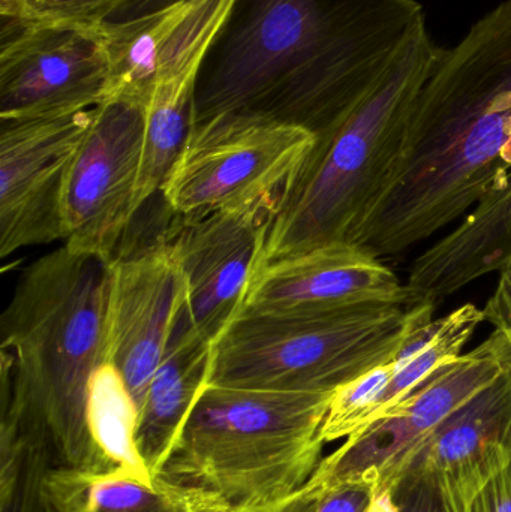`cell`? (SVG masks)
Here are the masks:
<instances>
[{
  "mask_svg": "<svg viewBox=\"0 0 511 512\" xmlns=\"http://www.w3.org/2000/svg\"><path fill=\"white\" fill-rule=\"evenodd\" d=\"M425 24L417 0H234L198 72L194 126L243 114L323 137Z\"/></svg>",
  "mask_w": 511,
  "mask_h": 512,
  "instance_id": "1",
  "label": "cell"
},
{
  "mask_svg": "<svg viewBox=\"0 0 511 512\" xmlns=\"http://www.w3.org/2000/svg\"><path fill=\"white\" fill-rule=\"evenodd\" d=\"M511 174V0L443 48L414 108L399 179L354 246L407 251L467 216Z\"/></svg>",
  "mask_w": 511,
  "mask_h": 512,
  "instance_id": "2",
  "label": "cell"
},
{
  "mask_svg": "<svg viewBox=\"0 0 511 512\" xmlns=\"http://www.w3.org/2000/svg\"><path fill=\"white\" fill-rule=\"evenodd\" d=\"M111 262L56 249L18 279L0 319L2 411L50 439L57 466L99 474L87 427L90 384L107 363Z\"/></svg>",
  "mask_w": 511,
  "mask_h": 512,
  "instance_id": "3",
  "label": "cell"
},
{
  "mask_svg": "<svg viewBox=\"0 0 511 512\" xmlns=\"http://www.w3.org/2000/svg\"><path fill=\"white\" fill-rule=\"evenodd\" d=\"M441 51L426 24L420 27L345 120L315 138L273 212L264 264L354 246L399 179L417 98Z\"/></svg>",
  "mask_w": 511,
  "mask_h": 512,
  "instance_id": "4",
  "label": "cell"
},
{
  "mask_svg": "<svg viewBox=\"0 0 511 512\" xmlns=\"http://www.w3.org/2000/svg\"><path fill=\"white\" fill-rule=\"evenodd\" d=\"M332 396L207 385L158 478L222 510L278 507L323 460L320 429Z\"/></svg>",
  "mask_w": 511,
  "mask_h": 512,
  "instance_id": "5",
  "label": "cell"
},
{
  "mask_svg": "<svg viewBox=\"0 0 511 512\" xmlns=\"http://www.w3.org/2000/svg\"><path fill=\"white\" fill-rule=\"evenodd\" d=\"M434 312L435 301L423 297L324 312H242L213 345L207 385L333 394L395 357Z\"/></svg>",
  "mask_w": 511,
  "mask_h": 512,
  "instance_id": "6",
  "label": "cell"
},
{
  "mask_svg": "<svg viewBox=\"0 0 511 512\" xmlns=\"http://www.w3.org/2000/svg\"><path fill=\"white\" fill-rule=\"evenodd\" d=\"M314 144L315 135L299 126L243 114L213 117L192 128L162 200L177 216L252 210L272 216Z\"/></svg>",
  "mask_w": 511,
  "mask_h": 512,
  "instance_id": "7",
  "label": "cell"
},
{
  "mask_svg": "<svg viewBox=\"0 0 511 512\" xmlns=\"http://www.w3.org/2000/svg\"><path fill=\"white\" fill-rule=\"evenodd\" d=\"M510 367L511 336L495 328L485 342L444 367L383 418L345 439L321 460L303 490L369 484L377 496L390 495L432 432Z\"/></svg>",
  "mask_w": 511,
  "mask_h": 512,
  "instance_id": "8",
  "label": "cell"
},
{
  "mask_svg": "<svg viewBox=\"0 0 511 512\" xmlns=\"http://www.w3.org/2000/svg\"><path fill=\"white\" fill-rule=\"evenodd\" d=\"M147 104L110 98L95 119L69 168L63 195L65 246L77 254L113 261L137 215Z\"/></svg>",
  "mask_w": 511,
  "mask_h": 512,
  "instance_id": "9",
  "label": "cell"
},
{
  "mask_svg": "<svg viewBox=\"0 0 511 512\" xmlns=\"http://www.w3.org/2000/svg\"><path fill=\"white\" fill-rule=\"evenodd\" d=\"M110 59L101 27L2 18L0 119L48 116L107 101Z\"/></svg>",
  "mask_w": 511,
  "mask_h": 512,
  "instance_id": "10",
  "label": "cell"
},
{
  "mask_svg": "<svg viewBox=\"0 0 511 512\" xmlns=\"http://www.w3.org/2000/svg\"><path fill=\"white\" fill-rule=\"evenodd\" d=\"M96 107L0 119V256L66 240L63 195L69 168Z\"/></svg>",
  "mask_w": 511,
  "mask_h": 512,
  "instance_id": "11",
  "label": "cell"
},
{
  "mask_svg": "<svg viewBox=\"0 0 511 512\" xmlns=\"http://www.w3.org/2000/svg\"><path fill=\"white\" fill-rule=\"evenodd\" d=\"M188 303V283L168 228L143 245H125L111 262L107 363L119 370L138 412Z\"/></svg>",
  "mask_w": 511,
  "mask_h": 512,
  "instance_id": "12",
  "label": "cell"
},
{
  "mask_svg": "<svg viewBox=\"0 0 511 512\" xmlns=\"http://www.w3.org/2000/svg\"><path fill=\"white\" fill-rule=\"evenodd\" d=\"M270 213L212 212L179 216L168 242L188 283L189 315L215 345L242 313L252 280L264 265Z\"/></svg>",
  "mask_w": 511,
  "mask_h": 512,
  "instance_id": "13",
  "label": "cell"
},
{
  "mask_svg": "<svg viewBox=\"0 0 511 512\" xmlns=\"http://www.w3.org/2000/svg\"><path fill=\"white\" fill-rule=\"evenodd\" d=\"M417 297L371 252L330 245L267 262L252 280L242 312H324Z\"/></svg>",
  "mask_w": 511,
  "mask_h": 512,
  "instance_id": "14",
  "label": "cell"
},
{
  "mask_svg": "<svg viewBox=\"0 0 511 512\" xmlns=\"http://www.w3.org/2000/svg\"><path fill=\"white\" fill-rule=\"evenodd\" d=\"M510 465L511 367L432 432L404 475H434L444 501L465 504Z\"/></svg>",
  "mask_w": 511,
  "mask_h": 512,
  "instance_id": "15",
  "label": "cell"
},
{
  "mask_svg": "<svg viewBox=\"0 0 511 512\" xmlns=\"http://www.w3.org/2000/svg\"><path fill=\"white\" fill-rule=\"evenodd\" d=\"M511 265V174L500 191L477 204L452 233L417 256L407 286L435 301Z\"/></svg>",
  "mask_w": 511,
  "mask_h": 512,
  "instance_id": "16",
  "label": "cell"
},
{
  "mask_svg": "<svg viewBox=\"0 0 511 512\" xmlns=\"http://www.w3.org/2000/svg\"><path fill=\"white\" fill-rule=\"evenodd\" d=\"M213 343L195 328L183 307L138 415L137 447L158 478L195 402L209 384Z\"/></svg>",
  "mask_w": 511,
  "mask_h": 512,
  "instance_id": "17",
  "label": "cell"
},
{
  "mask_svg": "<svg viewBox=\"0 0 511 512\" xmlns=\"http://www.w3.org/2000/svg\"><path fill=\"white\" fill-rule=\"evenodd\" d=\"M44 498L53 512H210L216 505L200 493L156 478L153 483L122 474H92L57 466L45 478Z\"/></svg>",
  "mask_w": 511,
  "mask_h": 512,
  "instance_id": "18",
  "label": "cell"
},
{
  "mask_svg": "<svg viewBox=\"0 0 511 512\" xmlns=\"http://www.w3.org/2000/svg\"><path fill=\"white\" fill-rule=\"evenodd\" d=\"M137 405L110 363L99 366L90 384L87 427L99 474H122L153 483L149 468L137 447Z\"/></svg>",
  "mask_w": 511,
  "mask_h": 512,
  "instance_id": "19",
  "label": "cell"
},
{
  "mask_svg": "<svg viewBox=\"0 0 511 512\" xmlns=\"http://www.w3.org/2000/svg\"><path fill=\"white\" fill-rule=\"evenodd\" d=\"M57 465L44 432L8 411L0 421V512H42L45 478Z\"/></svg>",
  "mask_w": 511,
  "mask_h": 512,
  "instance_id": "20",
  "label": "cell"
},
{
  "mask_svg": "<svg viewBox=\"0 0 511 512\" xmlns=\"http://www.w3.org/2000/svg\"><path fill=\"white\" fill-rule=\"evenodd\" d=\"M135 0H0V18L26 21L104 23Z\"/></svg>",
  "mask_w": 511,
  "mask_h": 512,
  "instance_id": "21",
  "label": "cell"
},
{
  "mask_svg": "<svg viewBox=\"0 0 511 512\" xmlns=\"http://www.w3.org/2000/svg\"><path fill=\"white\" fill-rule=\"evenodd\" d=\"M377 493L369 484H344L320 492L299 490L282 504L284 512H369Z\"/></svg>",
  "mask_w": 511,
  "mask_h": 512,
  "instance_id": "22",
  "label": "cell"
},
{
  "mask_svg": "<svg viewBox=\"0 0 511 512\" xmlns=\"http://www.w3.org/2000/svg\"><path fill=\"white\" fill-rule=\"evenodd\" d=\"M390 496L398 512H447L434 475L405 474Z\"/></svg>",
  "mask_w": 511,
  "mask_h": 512,
  "instance_id": "23",
  "label": "cell"
},
{
  "mask_svg": "<svg viewBox=\"0 0 511 512\" xmlns=\"http://www.w3.org/2000/svg\"><path fill=\"white\" fill-rule=\"evenodd\" d=\"M447 512H511V465L465 504L446 502Z\"/></svg>",
  "mask_w": 511,
  "mask_h": 512,
  "instance_id": "24",
  "label": "cell"
},
{
  "mask_svg": "<svg viewBox=\"0 0 511 512\" xmlns=\"http://www.w3.org/2000/svg\"><path fill=\"white\" fill-rule=\"evenodd\" d=\"M483 313L485 321L507 331L511 336V265L501 271L497 288L486 303Z\"/></svg>",
  "mask_w": 511,
  "mask_h": 512,
  "instance_id": "25",
  "label": "cell"
},
{
  "mask_svg": "<svg viewBox=\"0 0 511 512\" xmlns=\"http://www.w3.org/2000/svg\"><path fill=\"white\" fill-rule=\"evenodd\" d=\"M210 512H282V504H279L278 507L269 508V510H263V511H228V510H222V508L216 507L213 508Z\"/></svg>",
  "mask_w": 511,
  "mask_h": 512,
  "instance_id": "26",
  "label": "cell"
},
{
  "mask_svg": "<svg viewBox=\"0 0 511 512\" xmlns=\"http://www.w3.org/2000/svg\"><path fill=\"white\" fill-rule=\"evenodd\" d=\"M42 512H53V511H51V508H50V507H48V505H47V507H45V508H44V511H42Z\"/></svg>",
  "mask_w": 511,
  "mask_h": 512,
  "instance_id": "27",
  "label": "cell"
}]
</instances>
